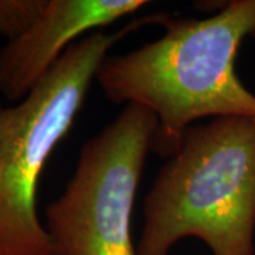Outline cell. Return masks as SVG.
<instances>
[{"instance_id":"6","label":"cell","mask_w":255,"mask_h":255,"mask_svg":"<svg viewBox=\"0 0 255 255\" xmlns=\"http://www.w3.org/2000/svg\"><path fill=\"white\" fill-rule=\"evenodd\" d=\"M47 4L48 0H0V34L7 41L24 34Z\"/></svg>"},{"instance_id":"4","label":"cell","mask_w":255,"mask_h":255,"mask_svg":"<svg viewBox=\"0 0 255 255\" xmlns=\"http://www.w3.org/2000/svg\"><path fill=\"white\" fill-rule=\"evenodd\" d=\"M157 119L136 104L82 145L64 191L46 209L58 255H137L132 211Z\"/></svg>"},{"instance_id":"5","label":"cell","mask_w":255,"mask_h":255,"mask_svg":"<svg viewBox=\"0 0 255 255\" xmlns=\"http://www.w3.org/2000/svg\"><path fill=\"white\" fill-rule=\"evenodd\" d=\"M147 6L146 0H48L24 34L0 48V94L24 100L75 41Z\"/></svg>"},{"instance_id":"1","label":"cell","mask_w":255,"mask_h":255,"mask_svg":"<svg viewBox=\"0 0 255 255\" xmlns=\"http://www.w3.org/2000/svg\"><path fill=\"white\" fill-rule=\"evenodd\" d=\"M163 36L107 55L95 75L105 98L136 104L157 119L152 152L167 159L201 119L255 118V95L236 73V57L255 37V0H231L209 17L166 16Z\"/></svg>"},{"instance_id":"7","label":"cell","mask_w":255,"mask_h":255,"mask_svg":"<svg viewBox=\"0 0 255 255\" xmlns=\"http://www.w3.org/2000/svg\"><path fill=\"white\" fill-rule=\"evenodd\" d=\"M3 110V107H1V104H0V111Z\"/></svg>"},{"instance_id":"2","label":"cell","mask_w":255,"mask_h":255,"mask_svg":"<svg viewBox=\"0 0 255 255\" xmlns=\"http://www.w3.org/2000/svg\"><path fill=\"white\" fill-rule=\"evenodd\" d=\"M255 118L191 125L143 201L137 255L199 238L213 255H255Z\"/></svg>"},{"instance_id":"3","label":"cell","mask_w":255,"mask_h":255,"mask_svg":"<svg viewBox=\"0 0 255 255\" xmlns=\"http://www.w3.org/2000/svg\"><path fill=\"white\" fill-rule=\"evenodd\" d=\"M163 13L135 18L115 33L94 31L70 47L24 100L0 111V255H58L37 213L41 173L81 112L112 47Z\"/></svg>"}]
</instances>
